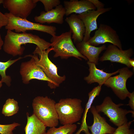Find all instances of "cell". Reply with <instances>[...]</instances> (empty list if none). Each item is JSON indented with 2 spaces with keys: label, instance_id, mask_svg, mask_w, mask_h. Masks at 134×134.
I'll list each match as a JSON object with an SVG mask.
<instances>
[{
  "label": "cell",
  "instance_id": "16",
  "mask_svg": "<svg viewBox=\"0 0 134 134\" xmlns=\"http://www.w3.org/2000/svg\"><path fill=\"white\" fill-rule=\"evenodd\" d=\"M65 21L68 25L72 33V38L75 44L83 41L85 33L84 24L76 14H72L67 17Z\"/></svg>",
  "mask_w": 134,
  "mask_h": 134
},
{
  "label": "cell",
  "instance_id": "31",
  "mask_svg": "<svg viewBox=\"0 0 134 134\" xmlns=\"http://www.w3.org/2000/svg\"><path fill=\"white\" fill-rule=\"evenodd\" d=\"M129 64L131 67L134 68V59H131L129 61Z\"/></svg>",
  "mask_w": 134,
  "mask_h": 134
},
{
  "label": "cell",
  "instance_id": "23",
  "mask_svg": "<svg viewBox=\"0 0 134 134\" xmlns=\"http://www.w3.org/2000/svg\"><path fill=\"white\" fill-rule=\"evenodd\" d=\"M19 107L17 101L13 99H7L3 105L2 113L5 116H10L17 113Z\"/></svg>",
  "mask_w": 134,
  "mask_h": 134
},
{
  "label": "cell",
  "instance_id": "26",
  "mask_svg": "<svg viewBox=\"0 0 134 134\" xmlns=\"http://www.w3.org/2000/svg\"><path fill=\"white\" fill-rule=\"evenodd\" d=\"M37 1L41 2L43 4L46 12L51 10L61 3L60 0H37Z\"/></svg>",
  "mask_w": 134,
  "mask_h": 134
},
{
  "label": "cell",
  "instance_id": "29",
  "mask_svg": "<svg viewBox=\"0 0 134 134\" xmlns=\"http://www.w3.org/2000/svg\"><path fill=\"white\" fill-rule=\"evenodd\" d=\"M127 97L129 99V103L127 105L129 106L132 110H134V91L131 93L130 92Z\"/></svg>",
  "mask_w": 134,
  "mask_h": 134
},
{
  "label": "cell",
  "instance_id": "24",
  "mask_svg": "<svg viewBox=\"0 0 134 134\" xmlns=\"http://www.w3.org/2000/svg\"><path fill=\"white\" fill-rule=\"evenodd\" d=\"M77 128L75 124H65L58 128H50L45 134H73Z\"/></svg>",
  "mask_w": 134,
  "mask_h": 134
},
{
  "label": "cell",
  "instance_id": "6",
  "mask_svg": "<svg viewBox=\"0 0 134 134\" xmlns=\"http://www.w3.org/2000/svg\"><path fill=\"white\" fill-rule=\"evenodd\" d=\"M124 104L115 103L109 96L104 99L101 104L96 106L97 111L99 113H103L109 119V121L117 127L121 126L128 122L126 115L131 113L134 117V110H128L120 107Z\"/></svg>",
  "mask_w": 134,
  "mask_h": 134
},
{
  "label": "cell",
  "instance_id": "30",
  "mask_svg": "<svg viewBox=\"0 0 134 134\" xmlns=\"http://www.w3.org/2000/svg\"><path fill=\"white\" fill-rule=\"evenodd\" d=\"M95 6L97 10H99L103 8L104 4L98 0H89Z\"/></svg>",
  "mask_w": 134,
  "mask_h": 134
},
{
  "label": "cell",
  "instance_id": "18",
  "mask_svg": "<svg viewBox=\"0 0 134 134\" xmlns=\"http://www.w3.org/2000/svg\"><path fill=\"white\" fill-rule=\"evenodd\" d=\"M76 44V47L79 52L87 59L88 62L96 65L98 64L100 54L106 48L105 45L96 47L83 41Z\"/></svg>",
  "mask_w": 134,
  "mask_h": 134
},
{
  "label": "cell",
  "instance_id": "12",
  "mask_svg": "<svg viewBox=\"0 0 134 134\" xmlns=\"http://www.w3.org/2000/svg\"><path fill=\"white\" fill-rule=\"evenodd\" d=\"M105 50L102 55L99 58V61L102 62L108 61L111 62L124 64L129 68L131 67L129 61L134 53L132 48L124 50L112 44L109 45Z\"/></svg>",
  "mask_w": 134,
  "mask_h": 134
},
{
  "label": "cell",
  "instance_id": "22",
  "mask_svg": "<svg viewBox=\"0 0 134 134\" xmlns=\"http://www.w3.org/2000/svg\"><path fill=\"white\" fill-rule=\"evenodd\" d=\"M23 58L20 57L15 60L10 59L5 62H0V75L1 77L0 80L8 87H10L11 85V79L10 76L6 75V70L13 64Z\"/></svg>",
  "mask_w": 134,
  "mask_h": 134
},
{
  "label": "cell",
  "instance_id": "20",
  "mask_svg": "<svg viewBox=\"0 0 134 134\" xmlns=\"http://www.w3.org/2000/svg\"><path fill=\"white\" fill-rule=\"evenodd\" d=\"M101 86L98 85L94 88L89 93V99L83 113L81 126L79 129L75 134H80L82 132H84L85 134H91L89 131L86 121L87 114L95 98L99 95L101 89Z\"/></svg>",
  "mask_w": 134,
  "mask_h": 134
},
{
  "label": "cell",
  "instance_id": "8",
  "mask_svg": "<svg viewBox=\"0 0 134 134\" xmlns=\"http://www.w3.org/2000/svg\"><path fill=\"white\" fill-rule=\"evenodd\" d=\"M119 74L111 76L106 81L104 85L110 88L114 94L120 99H126L130 92L126 86L128 78L131 77L134 73L127 67L119 69Z\"/></svg>",
  "mask_w": 134,
  "mask_h": 134
},
{
  "label": "cell",
  "instance_id": "10",
  "mask_svg": "<svg viewBox=\"0 0 134 134\" xmlns=\"http://www.w3.org/2000/svg\"><path fill=\"white\" fill-rule=\"evenodd\" d=\"M26 56L30 57L31 58L29 61L22 62L21 64L20 72L23 83L28 84L33 79L46 81L50 88L51 81L47 77L42 69L37 65L34 55Z\"/></svg>",
  "mask_w": 134,
  "mask_h": 134
},
{
  "label": "cell",
  "instance_id": "28",
  "mask_svg": "<svg viewBox=\"0 0 134 134\" xmlns=\"http://www.w3.org/2000/svg\"><path fill=\"white\" fill-rule=\"evenodd\" d=\"M8 22V18L0 11V29L2 27L6 26Z\"/></svg>",
  "mask_w": 134,
  "mask_h": 134
},
{
  "label": "cell",
  "instance_id": "21",
  "mask_svg": "<svg viewBox=\"0 0 134 134\" xmlns=\"http://www.w3.org/2000/svg\"><path fill=\"white\" fill-rule=\"evenodd\" d=\"M27 122L25 128V134H45L46 127L33 114H27Z\"/></svg>",
  "mask_w": 134,
  "mask_h": 134
},
{
  "label": "cell",
  "instance_id": "3",
  "mask_svg": "<svg viewBox=\"0 0 134 134\" xmlns=\"http://www.w3.org/2000/svg\"><path fill=\"white\" fill-rule=\"evenodd\" d=\"M82 100L77 98L60 99L55 107L59 121L62 125L72 124L80 119L84 110Z\"/></svg>",
  "mask_w": 134,
  "mask_h": 134
},
{
  "label": "cell",
  "instance_id": "13",
  "mask_svg": "<svg viewBox=\"0 0 134 134\" xmlns=\"http://www.w3.org/2000/svg\"><path fill=\"white\" fill-rule=\"evenodd\" d=\"M111 7L104 8L97 10L88 11L77 15L83 22L86 31L83 41L86 42L90 38L91 32L98 29L97 20L100 15L109 11Z\"/></svg>",
  "mask_w": 134,
  "mask_h": 134
},
{
  "label": "cell",
  "instance_id": "15",
  "mask_svg": "<svg viewBox=\"0 0 134 134\" xmlns=\"http://www.w3.org/2000/svg\"><path fill=\"white\" fill-rule=\"evenodd\" d=\"M65 13L64 7L60 4L48 12L42 11L39 16L34 17V20L36 22L41 24L54 23L61 24L64 23Z\"/></svg>",
  "mask_w": 134,
  "mask_h": 134
},
{
  "label": "cell",
  "instance_id": "1",
  "mask_svg": "<svg viewBox=\"0 0 134 134\" xmlns=\"http://www.w3.org/2000/svg\"><path fill=\"white\" fill-rule=\"evenodd\" d=\"M27 43L34 44L42 51L47 50L51 46V43L37 35L26 32L17 33L7 30L3 46V50L13 57L21 56L25 49L21 45Z\"/></svg>",
  "mask_w": 134,
  "mask_h": 134
},
{
  "label": "cell",
  "instance_id": "14",
  "mask_svg": "<svg viewBox=\"0 0 134 134\" xmlns=\"http://www.w3.org/2000/svg\"><path fill=\"white\" fill-rule=\"evenodd\" d=\"M90 111L93 117V123L91 126H88L91 134H112L116 128L110 125L105 119L101 116L95 106L92 105Z\"/></svg>",
  "mask_w": 134,
  "mask_h": 134
},
{
  "label": "cell",
  "instance_id": "9",
  "mask_svg": "<svg viewBox=\"0 0 134 134\" xmlns=\"http://www.w3.org/2000/svg\"><path fill=\"white\" fill-rule=\"evenodd\" d=\"M86 42L96 47L101 44L109 43L122 49L121 41L116 31L110 26L104 24H100L94 35L90 37Z\"/></svg>",
  "mask_w": 134,
  "mask_h": 134
},
{
  "label": "cell",
  "instance_id": "32",
  "mask_svg": "<svg viewBox=\"0 0 134 134\" xmlns=\"http://www.w3.org/2000/svg\"><path fill=\"white\" fill-rule=\"evenodd\" d=\"M4 43V41L2 40L0 32V51Z\"/></svg>",
  "mask_w": 134,
  "mask_h": 134
},
{
  "label": "cell",
  "instance_id": "33",
  "mask_svg": "<svg viewBox=\"0 0 134 134\" xmlns=\"http://www.w3.org/2000/svg\"><path fill=\"white\" fill-rule=\"evenodd\" d=\"M2 83L1 81L0 80V88L2 86Z\"/></svg>",
  "mask_w": 134,
  "mask_h": 134
},
{
  "label": "cell",
  "instance_id": "4",
  "mask_svg": "<svg viewBox=\"0 0 134 134\" xmlns=\"http://www.w3.org/2000/svg\"><path fill=\"white\" fill-rule=\"evenodd\" d=\"M51 47L55 53L54 58L60 57L62 59L74 57L79 60L87 59L81 54L74 45L72 38V33L69 31L63 33L59 36L54 35L51 39Z\"/></svg>",
  "mask_w": 134,
  "mask_h": 134
},
{
  "label": "cell",
  "instance_id": "25",
  "mask_svg": "<svg viewBox=\"0 0 134 134\" xmlns=\"http://www.w3.org/2000/svg\"><path fill=\"white\" fill-rule=\"evenodd\" d=\"M134 120L130 121L118 127L112 134H134L133 129H130L131 126Z\"/></svg>",
  "mask_w": 134,
  "mask_h": 134
},
{
  "label": "cell",
  "instance_id": "27",
  "mask_svg": "<svg viewBox=\"0 0 134 134\" xmlns=\"http://www.w3.org/2000/svg\"><path fill=\"white\" fill-rule=\"evenodd\" d=\"M20 125L19 124L15 122L9 124H0V134H13V131L16 127Z\"/></svg>",
  "mask_w": 134,
  "mask_h": 134
},
{
  "label": "cell",
  "instance_id": "7",
  "mask_svg": "<svg viewBox=\"0 0 134 134\" xmlns=\"http://www.w3.org/2000/svg\"><path fill=\"white\" fill-rule=\"evenodd\" d=\"M4 14L8 19V23L5 26L7 30H14L15 33H20L34 30L47 33L52 36L56 35L57 28L55 26L32 22L27 19L15 17L9 12Z\"/></svg>",
  "mask_w": 134,
  "mask_h": 134
},
{
  "label": "cell",
  "instance_id": "19",
  "mask_svg": "<svg viewBox=\"0 0 134 134\" xmlns=\"http://www.w3.org/2000/svg\"><path fill=\"white\" fill-rule=\"evenodd\" d=\"M64 4L66 16L73 13L80 14L96 9L94 5L89 0H64Z\"/></svg>",
  "mask_w": 134,
  "mask_h": 134
},
{
  "label": "cell",
  "instance_id": "5",
  "mask_svg": "<svg viewBox=\"0 0 134 134\" xmlns=\"http://www.w3.org/2000/svg\"><path fill=\"white\" fill-rule=\"evenodd\" d=\"M53 50L51 47L44 51L40 50L37 46L33 52L37 65L43 70L47 77L51 81L50 88L54 89L59 86L66 79L64 75L60 76L58 74L56 66L48 57L49 53Z\"/></svg>",
  "mask_w": 134,
  "mask_h": 134
},
{
  "label": "cell",
  "instance_id": "17",
  "mask_svg": "<svg viewBox=\"0 0 134 134\" xmlns=\"http://www.w3.org/2000/svg\"><path fill=\"white\" fill-rule=\"evenodd\" d=\"M87 63L89 67V74L84 79L88 84L97 83L99 84L98 85L101 86L109 77L119 73V69L113 72L108 73L104 71L103 69L97 68L94 63L88 61Z\"/></svg>",
  "mask_w": 134,
  "mask_h": 134
},
{
  "label": "cell",
  "instance_id": "2",
  "mask_svg": "<svg viewBox=\"0 0 134 134\" xmlns=\"http://www.w3.org/2000/svg\"><path fill=\"white\" fill-rule=\"evenodd\" d=\"M56 103L54 100L47 96H38L33 100V114L46 127H56L58 125Z\"/></svg>",
  "mask_w": 134,
  "mask_h": 134
},
{
  "label": "cell",
  "instance_id": "11",
  "mask_svg": "<svg viewBox=\"0 0 134 134\" xmlns=\"http://www.w3.org/2000/svg\"><path fill=\"white\" fill-rule=\"evenodd\" d=\"M37 2V0H3L2 4L14 16L27 19Z\"/></svg>",
  "mask_w": 134,
  "mask_h": 134
},
{
  "label": "cell",
  "instance_id": "34",
  "mask_svg": "<svg viewBox=\"0 0 134 134\" xmlns=\"http://www.w3.org/2000/svg\"><path fill=\"white\" fill-rule=\"evenodd\" d=\"M3 1V0H0V4H2Z\"/></svg>",
  "mask_w": 134,
  "mask_h": 134
}]
</instances>
